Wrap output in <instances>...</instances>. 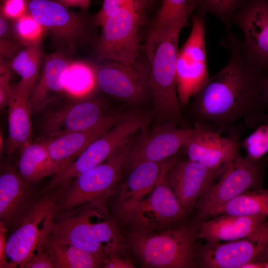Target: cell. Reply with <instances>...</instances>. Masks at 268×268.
Instances as JSON below:
<instances>
[{
  "label": "cell",
  "instance_id": "obj_1",
  "mask_svg": "<svg viewBox=\"0 0 268 268\" xmlns=\"http://www.w3.org/2000/svg\"><path fill=\"white\" fill-rule=\"evenodd\" d=\"M223 43L230 50L228 63L194 96L196 123L220 134L229 132L239 121L254 130L268 124V106L263 98L266 70L254 62L241 40L229 30Z\"/></svg>",
  "mask_w": 268,
  "mask_h": 268
},
{
  "label": "cell",
  "instance_id": "obj_2",
  "mask_svg": "<svg viewBox=\"0 0 268 268\" xmlns=\"http://www.w3.org/2000/svg\"><path fill=\"white\" fill-rule=\"evenodd\" d=\"M50 235L102 259L112 254H123L128 246L127 240L110 215L104 199L58 213Z\"/></svg>",
  "mask_w": 268,
  "mask_h": 268
},
{
  "label": "cell",
  "instance_id": "obj_3",
  "mask_svg": "<svg viewBox=\"0 0 268 268\" xmlns=\"http://www.w3.org/2000/svg\"><path fill=\"white\" fill-rule=\"evenodd\" d=\"M187 24L176 22L152 27L147 38V76L156 112L178 125L183 123L176 83V64L179 36Z\"/></svg>",
  "mask_w": 268,
  "mask_h": 268
},
{
  "label": "cell",
  "instance_id": "obj_4",
  "mask_svg": "<svg viewBox=\"0 0 268 268\" xmlns=\"http://www.w3.org/2000/svg\"><path fill=\"white\" fill-rule=\"evenodd\" d=\"M197 231L195 226L187 225L150 232L132 231L127 244L143 267L192 268L197 264Z\"/></svg>",
  "mask_w": 268,
  "mask_h": 268
},
{
  "label": "cell",
  "instance_id": "obj_5",
  "mask_svg": "<svg viewBox=\"0 0 268 268\" xmlns=\"http://www.w3.org/2000/svg\"><path fill=\"white\" fill-rule=\"evenodd\" d=\"M28 12L50 34L56 49L71 58L97 36L93 15L74 11L55 0H28Z\"/></svg>",
  "mask_w": 268,
  "mask_h": 268
},
{
  "label": "cell",
  "instance_id": "obj_6",
  "mask_svg": "<svg viewBox=\"0 0 268 268\" xmlns=\"http://www.w3.org/2000/svg\"><path fill=\"white\" fill-rule=\"evenodd\" d=\"M58 194L47 193L35 201L8 237L6 268H23L44 246L60 209Z\"/></svg>",
  "mask_w": 268,
  "mask_h": 268
},
{
  "label": "cell",
  "instance_id": "obj_7",
  "mask_svg": "<svg viewBox=\"0 0 268 268\" xmlns=\"http://www.w3.org/2000/svg\"><path fill=\"white\" fill-rule=\"evenodd\" d=\"M268 166V154L257 160L243 157L239 153L225 165L218 181L213 183L200 198L199 215L208 217L216 208L245 192L262 188Z\"/></svg>",
  "mask_w": 268,
  "mask_h": 268
},
{
  "label": "cell",
  "instance_id": "obj_8",
  "mask_svg": "<svg viewBox=\"0 0 268 268\" xmlns=\"http://www.w3.org/2000/svg\"><path fill=\"white\" fill-rule=\"evenodd\" d=\"M142 17L134 9L122 7L102 25L101 32L93 46L98 63L114 61L127 65L136 63L138 28Z\"/></svg>",
  "mask_w": 268,
  "mask_h": 268
},
{
  "label": "cell",
  "instance_id": "obj_9",
  "mask_svg": "<svg viewBox=\"0 0 268 268\" xmlns=\"http://www.w3.org/2000/svg\"><path fill=\"white\" fill-rule=\"evenodd\" d=\"M133 139L104 162L74 178L60 209L67 210L97 200H106L112 195L120 181Z\"/></svg>",
  "mask_w": 268,
  "mask_h": 268
},
{
  "label": "cell",
  "instance_id": "obj_10",
  "mask_svg": "<svg viewBox=\"0 0 268 268\" xmlns=\"http://www.w3.org/2000/svg\"><path fill=\"white\" fill-rule=\"evenodd\" d=\"M177 90L181 105L188 103L209 78L203 17L192 18L190 35L179 49L176 64Z\"/></svg>",
  "mask_w": 268,
  "mask_h": 268
},
{
  "label": "cell",
  "instance_id": "obj_11",
  "mask_svg": "<svg viewBox=\"0 0 268 268\" xmlns=\"http://www.w3.org/2000/svg\"><path fill=\"white\" fill-rule=\"evenodd\" d=\"M167 174L132 211L127 221L132 231L144 233L166 229L184 218L186 209L169 185Z\"/></svg>",
  "mask_w": 268,
  "mask_h": 268
},
{
  "label": "cell",
  "instance_id": "obj_12",
  "mask_svg": "<svg viewBox=\"0 0 268 268\" xmlns=\"http://www.w3.org/2000/svg\"><path fill=\"white\" fill-rule=\"evenodd\" d=\"M268 245V225L250 237L228 242H206L196 250V261L202 268H242L248 263L263 262L259 259L267 256Z\"/></svg>",
  "mask_w": 268,
  "mask_h": 268
},
{
  "label": "cell",
  "instance_id": "obj_13",
  "mask_svg": "<svg viewBox=\"0 0 268 268\" xmlns=\"http://www.w3.org/2000/svg\"><path fill=\"white\" fill-rule=\"evenodd\" d=\"M176 123L168 121L149 132L133 139L125 167L129 169L145 161H161L172 157L186 144L194 129L179 127Z\"/></svg>",
  "mask_w": 268,
  "mask_h": 268
},
{
  "label": "cell",
  "instance_id": "obj_14",
  "mask_svg": "<svg viewBox=\"0 0 268 268\" xmlns=\"http://www.w3.org/2000/svg\"><path fill=\"white\" fill-rule=\"evenodd\" d=\"M192 134L183 147L188 159L211 169H218L232 160L241 147L238 129L222 136L214 129L195 123Z\"/></svg>",
  "mask_w": 268,
  "mask_h": 268
},
{
  "label": "cell",
  "instance_id": "obj_15",
  "mask_svg": "<svg viewBox=\"0 0 268 268\" xmlns=\"http://www.w3.org/2000/svg\"><path fill=\"white\" fill-rule=\"evenodd\" d=\"M95 66L96 85L105 93L129 103H137L150 93L146 67L106 60Z\"/></svg>",
  "mask_w": 268,
  "mask_h": 268
},
{
  "label": "cell",
  "instance_id": "obj_16",
  "mask_svg": "<svg viewBox=\"0 0 268 268\" xmlns=\"http://www.w3.org/2000/svg\"><path fill=\"white\" fill-rule=\"evenodd\" d=\"M177 161L174 156L161 161L142 162L130 169L115 201V211L121 220L127 223L135 206L152 192Z\"/></svg>",
  "mask_w": 268,
  "mask_h": 268
},
{
  "label": "cell",
  "instance_id": "obj_17",
  "mask_svg": "<svg viewBox=\"0 0 268 268\" xmlns=\"http://www.w3.org/2000/svg\"><path fill=\"white\" fill-rule=\"evenodd\" d=\"M242 31V46L259 66L268 69V0H247L232 16Z\"/></svg>",
  "mask_w": 268,
  "mask_h": 268
},
{
  "label": "cell",
  "instance_id": "obj_18",
  "mask_svg": "<svg viewBox=\"0 0 268 268\" xmlns=\"http://www.w3.org/2000/svg\"><path fill=\"white\" fill-rule=\"evenodd\" d=\"M104 106L98 100L80 98L49 112L41 124L44 137L89 129L107 114Z\"/></svg>",
  "mask_w": 268,
  "mask_h": 268
},
{
  "label": "cell",
  "instance_id": "obj_19",
  "mask_svg": "<svg viewBox=\"0 0 268 268\" xmlns=\"http://www.w3.org/2000/svg\"><path fill=\"white\" fill-rule=\"evenodd\" d=\"M129 112H111L89 129L44 137L42 139L52 159L60 167L61 171L76 159L92 142L123 119Z\"/></svg>",
  "mask_w": 268,
  "mask_h": 268
},
{
  "label": "cell",
  "instance_id": "obj_20",
  "mask_svg": "<svg viewBox=\"0 0 268 268\" xmlns=\"http://www.w3.org/2000/svg\"><path fill=\"white\" fill-rule=\"evenodd\" d=\"M224 166L211 169L187 159L178 160L171 167L167 174L168 181L186 210L206 193Z\"/></svg>",
  "mask_w": 268,
  "mask_h": 268
},
{
  "label": "cell",
  "instance_id": "obj_21",
  "mask_svg": "<svg viewBox=\"0 0 268 268\" xmlns=\"http://www.w3.org/2000/svg\"><path fill=\"white\" fill-rule=\"evenodd\" d=\"M268 225V217L222 214L202 222L197 231V239L206 242H223L250 237Z\"/></svg>",
  "mask_w": 268,
  "mask_h": 268
},
{
  "label": "cell",
  "instance_id": "obj_22",
  "mask_svg": "<svg viewBox=\"0 0 268 268\" xmlns=\"http://www.w3.org/2000/svg\"><path fill=\"white\" fill-rule=\"evenodd\" d=\"M31 184L11 168L1 172L0 220L7 227L17 225L34 202Z\"/></svg>",
  "mask_w": 268,
  "mask_h": 268
},
{
  "label": "cell",
  "instance_id": "obj_23",
  "mask_svg": "<svg viewBox=\"0 0 268 268\" xmlns=\"http://www.w3.org/2000/svg\"><path fill=\"white\" fill-rule=\"evenodd\" d=\"M71 58L59 51L45 56L38 78L30 97L32 112L50 103L64 90V78Z\"/></svg>",
  "mask_w": 268,
  "mask_h": 268
},
{
  "label": "cell",
  "instance_id": "obj_24",
  "mask_svg": "<svg viewBox=\"0 0 268 268\" xmlns=\"http://www.w3.org/2000/svg\"><path fill=\"white\" fill-rule=\"evenodd\" d=\"M7 107L8 137L5 147L11 154L31 141L32 110L30 97L13 89Z\"/></svg>",
  "mask_w": 268,
  "mask_h": 268
},
{
  "label": "cell",
  "instance_id": "obj_25",
  "mask_svg": "<svg viewBox=\"0 0 268 268\" xmlns=\"http://www.w3.org/2000/svg\"><path fill=\"white\" fill-rule=\"evenodd\" d=\"M19 150L17 172L26 181L36 182L48 176L52 177L61 171L50 157L42 139L31 141Z\"/></svg>",
  "mask_w": 268,
  "mask_h": 268
},
{
  "label": "cell",
  "instance_id": "obj_26",
  "mask_svg": "<svg viewBox=\"0 0 268 268\" xmlns=\"http://www.w3.org/2000/svg\"><path fill=\"white\" fill-rule=\"evenodd\" d=\"M43 45L22 48L10 61V67L20 77L12 88L15 91L30 97L40 72L45 57Z\"/></svg>",
  "mask_w": 268,
  "mask_h": 268
},
{
  "label": "cell",
  "instance_id": "obj_27",
  "mask_svg": "<svg viewBox=\"0 0 268 268\" xmlns=\"http://www.w3.org/2000/svg\"><path fill=\"white\" fill-rule=\"evenodd\" d=\"M44 246L50 254L55 268H95L101 266L103 259L100 257L50 235Z\"/></svg>",
  "mask_w": 268,
  "mask_h": 268
},
{
  "label": "cell",
  "instance_id": "obj_28",
  "mask_svg": "<svg viewBox=\"0 0 268 268\" xmlns=\"http://www.w3.org/2000/svg\"><path fill=\"white\" fill-rule=\"evenodd\" d=\"M222 214L268 217V189L247 191L213 210L208 217Z\"/></svg>",
  "mask_w": 268,
  "mask_h": 268
},
{
  "label": "cell",
  "instance_id": "obj_29",
  "mask_svg": "<svg viewBox=\"0 0 268 268\" xmlns=\"http://www.w3.org/2000/svg\"><path fill=\"white\" fill-rule=\"evenodd\" d=\"M96 84L95 66L82 61L70 62L64 78V90L74 94L90 91Z\"/></svg>",
  "mask_w": 268,
  "mask_h": 268
},
{
  "label": "cell",
  "instance_id": "obj_30",
  "mask_svg": "<svg viewBox=\"0 0 268 268\" xmlns=\"http://www.w3.org/2000/svg\"><path fill=\"white\" fill-rule=\"evenodd\" d=\"M199 2V0H162L151 28L179 22L187 24Z\"/></svg>",
  "mask_w": 268,
  "mask_h": 268
},
{
  "label": "cell",
  "instance_id": "obj_31",
  "mask_svg": "<svg viewBox=\"0 0 268 268\" xmlns=\"http://www.w3.org/2000/svg\"><path fill=\"white\" fill-rule=\"evenodd\" d=\"M13 31L15 38L24 47L42 44L47 34L29 12L14 21Z\"/></svg>",
  "mask_w": 268,
  "mask_h": 268
},
{
  "label": "cell",
  "instance_id": "obj_32",
  "mask_svg": "<svg viewBox=\"0 0 268 268\" xmlns=\"http://www.w3.org/2000/svg\"><path fill=\"white\" fill-rule=\"evenodd\" d=\"M247 0H199L197 8L199 16L204 17L207 13L218 17L227 31L232 25L233 15L240 9Z\"/></svg>",
  "mask_w": 268,
  "mask_h": 268
},
{
  "label": "cell",
  "instance_id": "obj_33",
  "mask_svg": "<svg viewBox=\"0 0 268 268\" xmlns=\"http://www.w3.org/2000/svg\"><path fill=\"white\" fill-rule=\"evenodd\" d=\"M241 147L246 156L252 159L261 158L268 153V124H263L244 139L240 141Z\"/></svg>",
  "mask_w": 268,
  "mask_h": 268
},
{
  "label": "cell",
  "instance_id": "obj_34",
  "mask_svg": "<svg viewBox=\"0 0 268 268\" xmlns=\"http://www.w3.org/2000/svg\"><path fill=\"white\" fill-rule=\"evenodd\" d=\"M9 62L0 60V110L8 107L12 94L10 85L11 71Z\"/></svg>",
  "mask_w": 268,
  "mask_h": 268
},
{
  "label": "cell",
  "instance_id": "obj_35",
  "mask_svg": "<svg viewBox=\"0 0 268 268\" xmlns=\"http://www.w3.org/2000/svg\"><path fill=\"white\" fill-rule=\"evenodd\" d=\"M28 12V0H1L0 15L14 21Z\"/></svg>",
  "mask_w": 268,
  "mask_h": 268
},
{
  "label": "cell",
  "instance_id": "obj_36",
  "mask_svg": "<svg viewBox=\"0 0 268 268\" xmlns=\"http://www.w3.org/2000/svg\"><path fill=\"white\" fill-rule=\"evenodd\" d=\"M122 7L118 0H104L101 9L93 15L95 23L101 27L106 21Z\"/></svg>",
  "mask_w": 268,
  "mask_h": 268
},
{
  "label": "cell",
  "instance_id": "obj_37",
  "mask_svg": "<svg viewBox=\"0 0 268 268\" xmlns=\"http://www.w3.org/2000/svg\"><path fill=\"white\" fill-rule=\"evenodd\" d=\"M24 268H55L50 254L44 246L28 261Z\"/></svg>",
  "mask_w": 268,
  "mask_h": 268
},
{
  "label": "cell",
  "instance_id": "obj_38",
  "mask_svg": "<svg viewBox=\"0 0 268 268\" xmlns=\"http://www.w3.org/2000/svg\"><path fill=\"white\" fill-rule=\"evenodd\" d=\"M24 47L15 38H0V59L10 61Z\"/></svg>",
  "mask_w": 268,
  "mask_h": 268
},
{
  "label": "cell",
  "instance_id": "obj_39",
  "mask_svg": "<svg viewBox=\"0 0 268 268\" xmlns=\"http://www.w3.org/2000/svg\"><path fill=\"white\" fill-rule=\"evenodd\" d=\"M101 267L105 268H133L134 265L128 258L121 254L110 255L102 260Z\"/></svg>",
  "mask_w": 268,
  "mask_h": 268
},
{
  "label": "cell",
  "instance_id": "obj_40",
  "mask_svg": "<svg viewBox=\"0 0 268 268\" xmlns=\"http://www.w3.org/2000/svg\"><path fill=\"white\" fill-rule=\"evenodd\" d=\"M7 226L0 220V268H6Z\"/></svg>",
  "mask_w": 268,
  "mask_h": 268
},
{
  "label": "cell",
  "instance_id": "obj_41",
  "mask_svg": "<svg viewBox=\"0 0 268 268\" xmlns=\"http://www.w3.org/2000/svg\"><path fill=\"white\" fill-rule=\"evenodd\" d=\"M13 22L14 21L0 15V38H15L13 31Z\"/></svg>",
  "mask_w": 268,
  "mask_h": 268
},
{
  "label": "cell",
  "instance_id": "obj_42",
  "mask_svg": "<svg viewBox=\"0 0 268 268\" xmlns=\"http://www.w3.org/2000/svg\"><path fill=\"white\" fill-rule=\"evenodd\" d=\"M122 7L132 8L136 11L142 17L146 12L140 0H118Z\"/></svg>",
  "mask_w": 268,
  "mask_h": 268
},
{
  "label": "cell",
  "instance_id": "obj_43",
  "mask_svg": "<svg viewBox=\"0 0 268 268\" xmlns=\"http://www.w3.org/2000/svg\"><path fill=\"white\" fill-rule=\"evenodd\" d=\"M67 7H78L81 10H87L90 0H55Z\"/></svg>",
  "mask_w": 268,
  "mask_h": 268
},
{
  "label": "cell",
  "instance_id": "obj_44",
  "mask_svg": "<svg viewBox=\"0 0 268 268\" xmlns=\"http://www.w3.org/2000/svg\"><path fill=\"white\" fill-rule=\"evenodd\" d=\"M263 98L264 103L268 106V69L266 70L264 78Z\"/></svg>",
  "mask_w": 268,
  "mask_h": 268
},
{
  "label": "cell",
  "instance_id": "obj_45",
  "mask_svg": "<svg viewBox=\"0 0 268 268\" xmlns=\"http://www.w3.org/2000/svg\"><path fill=\"white\" fill-rule=\"evenodd\" d=\"M158 0H140L143 5L146 11L154 7Z\"/></svg>",
  "mask_w": 268,
  "mask_h": 268
},
{
  "label": "cell",
  "instance_id": "obj_46",
  "mask_svg": "<svg viewBox=\"0 0 268 268\" xmlns=\"http://www.w3.org/2000/svg\"><path fill=\"white\" fill-rule=\"evenodd\" d=\"M0 152H1V151L3 150V148L4 147V146H3V138L2 137V134H0Z\"/></svg>",
  "mask_w": 268,
  "mask_h": 268
},
{
  "label": "cell",
  "instance_id": "obj_47",
  "mask_svg": "<svg viewBox=\"0 0 268 268\" xmlns=\"http://www.w3.org/2000/svg\"><path fill=\"white\" fill-rule=\"evenodd\" d=\"M266 254H267V257H268V245L267 248Z\"/></svg>",
  "mask_w": 268,
  "mask_h": 268
}]
</instances>
